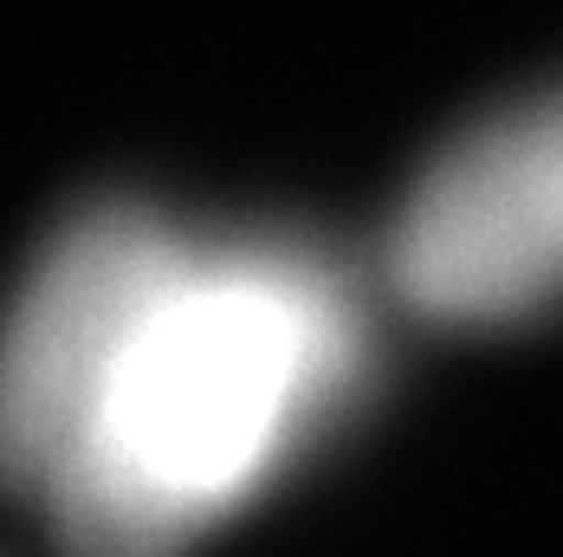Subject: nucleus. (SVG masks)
<instances>
[{
  "instance_id": "f257e3e1",
  "label": "nucleus",
  "mask_w": 563,
  "mask_h": 557,
  "mask_svg": "<svg viewBox=\"0 0 563 557\" xmlns=\"http://www.w3.org/2000/svg\"><path fill=\"white\" fill-rule=\"evenodd\" d=\"M389 312L376 260L150 201L26 505L65 557H188L369 408Z\"/></svg>"
},
{
  "instance_id": "f03ea898",
  "label": "nucleus",
  "mask_w": 563,
  "mask_h": 557,
  "mask_svg": "<svg viewBox=\"0 0 563 557\" xmlns=\"http://www.w3.org/2000/svg\"><path fill=\"white\" fill-rule=\"evenodd\" d=\"M376 273L441 331H506L563 305V85L448 136L401 188Z\"/></svg>"
}]
</instances>
